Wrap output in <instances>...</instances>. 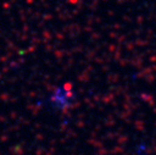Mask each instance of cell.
Segmentation results:
<instances>
[{
    "label": "cell",
    "instance_id": "cell-1",
    "mask_svg": "<svg viewBox=\"0 0 156 155\" xmlns=\"http://www.w3.org/2000/svg\"><path fill=\"white\" fill-rule=\"evenodd\" d=\"M73 93H72V89L68 88V85H60V87H56L51 93L50 95L48 96V101L50 104V106L57 111H63V110H67L72 101H73Z\"/></svg>",
    "mask_w": 156,
    "mask_h": 155
}]
</instances>
